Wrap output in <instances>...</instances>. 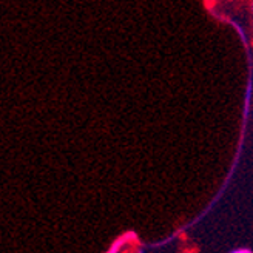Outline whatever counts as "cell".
I'll return each mask as SVG.
<instances>
[{"instance_id": "cell-1", "label": "cell", "mask_w": 253, "mask_h": 253, "mask_svg": "<svg viewBox=\"0 0 253 253\" xmlns=\"http://www.w3.org/2000/svg\"><path fill=\"white\" fill-rule=\"evenodd\" d=\"M232 253H252L249 249H238V250H233Z\"/></svg>"}, {"instance_id": "cell-2", "label": "cell", "mask_w": 253, "mask_h": 253, "mask_svg": "<svg viewBox=\"0 0 253 253\" xmlns=\"http://www.w3.org/2000/svg\"><path fill=\"white\" fill-rule=\"evenodd\" d=\"M108 253H116V249H111V252H108Z\"/></svg>"}]
</instances>
